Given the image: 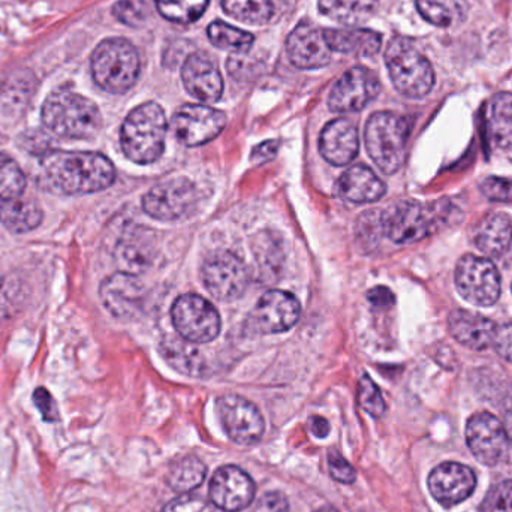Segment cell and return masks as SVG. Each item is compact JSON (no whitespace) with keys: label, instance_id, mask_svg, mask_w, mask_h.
Returning a JSON list of instances; mask_svg holds the SVG:
<instances>
[{"label":"cell","instance_id":"cell-33","mask_svg":"<svg viewBox=\"0 0 512 512\" xmlns=\"http://www.w3.org/2000/svg\"><path fill=\"white\" fill-rule=\"evenodd\" d=\"M207 477V468L198 457L188 456L171 466L167 483L179 493H188L198 489Z\"/></svg>","mask_w":512,"mask_h":512},{"label":"cell","instance_id":"cell-32","mask_svg":"<svg viewBox=\"0 0 512 512\" xmlns=\"http://www.w3.org/2000/svg\"><path fill=\"white\" fill-rule=\"evenodd\" d=\"M417 8L424 20L438 27L462 23L469 11L466 0H417Z\"/></svg>","mask_w":512,"mask_h":512},{"label":"cell","instance_id":"cell-51","mask_svg":"<svg viewBox=\"0 0 512 512\" xmlns=\"http://www.w3.org/2000/svg\"><path fill=\"white\" fill-rule=\"evenodd\" d=\"M313 512H337V511L334 510V508H331V507H322V508H319V510H316V511H313Z\"/></svg>","mask_w":512,"mask_h":512},{"label":"cell","instance_id":"cell-40","mask_svg":"<svg viewBox=\"0 0 512 512\" xmlns=\"http://www.w3.org/2000/svg\"><path fill=\"white\" fill-rule=\"evenodd\" d=\"M481 512H512V480L502 481L490 489Z\"/></svg>","mask_w":512,"mask_h":512},{"label":"cell","instance_id":"cell-2","mask_svg":"<svg viewBox=\"0 0 512 512\" xmlns=\"http://www.w3.org/2000/svg\"><path fill=\"white\" fill-rule=\"evenodd\" d=\"M454 209L447 200L432 204L400 201L382 213L384 234L397 245H414L453 221Z\"/></svg>","mask_w":512,"mask_h":512},{"label":"cell","instance_id":"cell-21","mask_svg":"<svg viewBox=\"0 0 512 512\" xmlns=\"http://www.w3.org/2000/svg\"><path fill=\"white\" fill-rule=\"evenodd\" d=\"M182 80L185 89L203 102H216L224 92V80L218 63L206 53H194L186 59Z\"/></svg>","mask_w":512,"mask_h":512},{"label":"cell","instance_id":"cell-9","mask_svg":"<svg viewBox=\"0 0 512 512\" xmlns=\"http://www.w3.org/2000/svg\"><path fill=\"white\" fill-rule=\"evenodd\" d=\"M173 324L180 337L188 342L207 343L221 331V316L206 298L197 294L180 295L171 309Z\"/></svg>","mask_w":512,"mask_h":512},{"label":"cell","instance_id":"cell-50","mask_svg":"<svg viewBox=\"0 0 512 512\" xmlns=\"http://www.w3.org/2000/svg\"><path fill=\"white\" fill-rule=\"evenodd\" d=\"M504 427L505 432H507L508 441L512 444V409L510 412H507L504 418Z\"/></svg>","mask_w":512,"mask_h":512},{"label":"cell","instance_id":"cell-13","mask_svg":"<svg viewBox=\"0 0 512 512\" xmlns=\"http://www.w3.org/2000/svg\"><path fill=\"white\" fill-rule=\"evenodd\" d=\"M466 442L478 462L496 466L508 454L507 432L504 424L489 412H478L466 424Z\"/></svg>","mask_w":512,"mask_h":512},{"label":"cell","instance_id":"cell-34","mask_svg":"<svg viewBox=\"0 0 512 512\" xmlns=\"http://www.w3.org/2000/svg\"><path fill=\"white\" fill-rule=\"evenodd\" d=\"M207 35H209V39L215 47L221 48V50L234 51V53L248 51L255 41L251 33L230 26L224 21H215V23L210 24Z\"/></svg>","mask_w":512,"mask_h":512},{"label":"cell","instance_id":"cell-6","mask_svg":"<svg viewBox=\"0 0 512 512\" xmlns=\"http://www.w3.org/2000/svg\"><path fill=\"white\" fill-rule=\"evenodd\" d=\"M385 62L394 87L406 98L420 99L432 92L435 71L411 39L394 38L385 51Z\"/></svg>","mask_w":512,"mask_h":512},{"label":"cell","instance_id":"cell-24","mask_svg":"<svg viewBox=\"0 0 512 512\" xmlns=\"http://www.w3.org/2000/svg\"><path fill=\"white\" fill-rule=\"evenodd\" d=\"M117 265L129 274L143 273L155 258V242L152 231L134 228L126 231L116 246Z\"/></svg>","mask_w":512,"mask_h":512},{"label":"cell","instance_id":"cell-49","mask_svg":"<svg viewBox=\"0 0 512 512\" xmlns=\"http://www.w3.org/2000/svg\"><path fill=\"white\" fill-rule=\"evenodd\" d=\"M310 432L316 436V438H325L330 433V424L327 420L322 417H312L309 421Z\"/></svg>","mask_w":512,"mask_h":512},{"label":"cell","instance_id":"cell-42","mask_svg":"<svg viewBox=\"0 0 512 512\" xmlns=\"http://www.w3.org/2000/svg\"><path fill=\"white\" fill-rule=\"evenodd\" d=\"M327 462L328 471H330L333 480L339 481V483L342 484L354 483L357 472H355L351 463H349L342 454L337 453L336 450H331L330 453H328Z\"/></svg>","mask_w":512,"mask_h":512},{"label":"cell","instance_id":"cell-11","mask_svg":"<svg viewBox=\"0 0 512 512\" xmlns=\"http://www.w3.org/2000/svg\"><path fill=\"white\" fill-rule=\"evenodd\" d=\"M198 203V189L185 177L159 183L143 198V209L147 215L159 221L171 222L188 218Z\"/></svg>","mask_w":512,"mask_h":512},{"label":"cell","instance_id":"cell-5","mask_svg":"<svg viewBox=\"0 0 512 512\" xmlns=\"http://www.w3.org/2000/svg\"><path fill=\"white\" fill-rule=\"evenodd\" d=\"M92 77L102 90L114 95L128 92L140 75V57L131 42L105 39L93 51Z\"/></svg>","mask_w":512,"mask_h":512},{"label":"cell","instance_id":"cell-26","mask_svg":"<svg viewBox=\"0 0 512 512\" xmlns=\"http://www.w3.org/2000/svg\"><path fill=\"white\" fill-rule=\"evenodd\" d=\"M474 242L483 254L502 256L512 245V222L504 213L484 216L474 231Z\"/></svg>","mask_w":512,"mask_h":512},{"label":"cell","instance_id":"cell-47","mask_svg":"<svg viewBox=\"0 0 512 512\" xmlns=\"http://www.w3.org/2000/svg\"><path fill=\"white\" fill-rule=\"evenodd\" d=\"M277 149H279V141H264V143L255 147L254 152H252V161L258 162V164L270 161L271 158L276 156Z\"/></svg>","mask_w":512,"mask_h":512},{"label":"cell","instance_id":"cell-8","mask_svg":"<svg viewBox=\"0 0 512 512\" xmlns=\"http://www.w3.org/2000/svg\"><path fill=\"white\" fill-rule=\"evenodd\" d=\"M460 295L475 306H493L501 297V274L489 258L465 255L456 267Z\"/></svg>","mask_w":512,"mask_h":512},{"label":"cell","instance_id":"cell-23","mask_svg":"<svg viewBox=\"0 0 512 512\" xmlns=\"http://www.w3.org/2000/svg\"><path fill=\"white\" fill-rule=\"evenodd\" d=\"M448 328L451 336L472 351H484L493 345L498 325L492 319L471 312V310L456 309L450 313Z\"/></svg>","mask_w":512,"mask_h":512},{"label":"cell","instance_id":"cell-1","mask_svg":"<svg viewBox=\"0 0 512 512\" xmlns=\"http://www.w3.org/2000/svg\"><path fill=\"white\" fill-rule=\"evenodd\" d=\"M33 177L51 194L86 195L110 188L116 180V170L101 153L53 149L39 156Z\"/></svg>","mask_w":512,"mask_h":512},{"label":"cell","instance_id":"cell-37","mask_svg":"<svg viewBox=\"0 0 512 512\" xmlns=\"http://www.w3.org/2000/svg\"><path fill=\"white\" fill-rule=\"evenodd\" d=\"M24 189L26 176L20 165L5 153H0V201L15 200L23 195Z\"/></svg>","mask_w":512,"mask_h":512},{"label":"cell","instance_id":"cell-43","mask_svg":"<svg viewBox=\"0 0 512 512\" xmlns=\"http://www.w3.org/2000/svg\"><path fill=\"white\" fill-rule=\"evenodd\" d=\"M162 512H218L216 507L200 496H180L165 505Z\"/></svg>","mask_w":512,"mask_h":512},{"label":"cell","instance_id":"cell-19","mask_svg":"<svg viewBox=\"0 0 512 512\" xmlns=\"http://www.w3.org/2000/svg\"><path fill=\"white\" fill-rule=\"evenodd\" d=\"M286 51L292 65L300 69H318L331 60V48L325 30L309 21H301L286 41Z\"/></svg>","mask_w":512,"mask_h":512},{"label":"cell","instance_id":"cell-28","mask_svg":"<svg viewBox=\"0 0 512 512\" xmlns=\"http://www.w3.org/2000/svg\"><path fill=\"white\" fill-rule=\"evenodd\" d=\"M44 212L36 201L29 198H15L3 201L0 206V222L14 234H26L41 225Z\"/></svg>","mask_w":512,"mask_h":512},{"label":"cell","instance_id":"cell-30","mask_svg":"<svg viewBox=\"0 0 512 512\" xmlns=\"http://www.w3.org/2000/svg\"><path fill=\"white\" fill-rule=\"evenodd\" d=\"M487 131L490 140L499 149L512 146V95L499 93L493 96L487 108Z\"/></svg>","mask_w":512,"mask_h":512},{"label":"cell","instance_id":"cell-16","mask_svg":"<svg viewBox=\"0 0 512 512\" xmlns=\"http://www.w3.org/2000/svg\"><path fill=\"white\" fill-rule=\"evenodd\" d=\"M381 92L378 77L370 69L355 66L342 75L331 89L328 107L334 113L363 110Z\"/></svg>","mask_w":512,"mask_h":512},{"label":"cell","instance_id":"cell-36","mask_svg":"<svg viewBox=\"0 0 512 512\" xmlns=\"http://www.w3.org/2000/svg\"><path fill=\"white\" fill-rule=\"evenodd\" d=\"M209 2L210 0H155L162 17L179 24L197 21L206 11Z\"/></svg>","mask_w":512,"mask_h":512},{"label":"cell","instance_id":"cell-15","mask_svg":"<svg viewBox=\"0 0 512 512\" xmlns=\"http://www.w3.org/2000/svg\"><path fill=\"white\" fill-rule=\"evenodd\" d=\"M227 125L222 111L206 105H185L173 117V131L185 146H203L215 140Z\"/></svg>","mask_w":512,"mask_h":512},{"label":"cell","instance_id":"cell-4","mask_svg":"<svg viewBox=\"0 0 512 512\" xmlns=\"http://www.w3.org/2000/svg\"><path fill=\"white\" fill-rule=\"evenodd\" d=\"M167 129V117L156 102H146L132 110L120 132L126 158L140 165L158 161L164 153Z\"/></svg>","mask_w":512,"mask_h":512},{"label":"cell","instance_id":"cell-18","mask_svg":"<svg viewBox=\"0 0 512 512\" xmlns=\"http://www.w3.org/2000/svg\"><path fill=\"white\" fill-rule=\"evenodd\" d=\"M256 487L251 475L237 466H224L210 481V502L218 510L239 512L254 502Z\"/></svg>","mask_w":512,"mask_h":512},{"label":"cell","instance_id":"cell-48","mask_svg":"<svg viewBox=\"0 0 512 512\" xmlns=\"http://www.w3.org/2000/svg\"><path fill=\"white\" fill-rule=\"evenodd\" d=\"M367 297L375 306H390L394 303V295L391 294L390 289L384 288V286L372 289Z\"/></svg>","mask_w":512,"mask_h":512},{"label":"cell","instance_id":"cell-27","mask_svg":"<svg viewBox=\"0 0 512 512\" xmlns=\"http://www.w3.org/2000/svg\"><path fill=\"white\" fill-rule=\"evenodd\" d=\"M325 39L331 51L361 57L375 56L382 45V36L369 29H327Z\"/></svg>","mask_w":512,"mask_h":512},{"label":"cell","instance_id":"cell-17","mask_svg":"<svg viewBox=\"0 0 512 512\" xmlns=\"http://www.w3.org/2000/svg\"><path fill=\"white\" fill-rule=\"evenodd\" d=\"M99 297L105 309L119 319H134L143 312L146 289L135 274H111L101 283Z\"/></svg>","mask_w":512,"mask_h":512},{"label":"cell","instance_id":"cell-46","mask_svg":"<svg viewBox=\"0 0 512 512\" xmlns=\"http://www.w3.org/2000/svg\"><path fill=\"white\" fill-rule=\"evenodd\" d=\"M492 346L502 358L512 363V322L498 327Z\"/></svg>","mask_w":512,"mask_h":512},{"label":"cell","instance_id":"cell-45","mask_svg":"<svg viewBox=\"0 0 512 512\" xmlns=\"http://www.w3.org/2000/svg\"><path fill=\"white\" fill-rule=\"evenodd\" d=\"M252 512H289V502L283 493H265L256 501Z\"/></svg>","mask_w":512,"mask_h":512},{"label":"cell","instance_id":"cell-12","mask_svg":"<svg viewBox=\"0 0 512 512\" xmlns=\"http://www.w3.org/2000/svg\"><path fill=\"white\" fill-rule=\"evenodd\" d=\"M301 315L300 301L286 291H270L249 313L246 330L252 334H276L297 324Z\"/></svg>","mask_w":512,"mask_h":512},{"label":"cell","instance_id":"cell-7","mask_svg":"<svg viewBox=\"0 0 512 512\" xmlns=\"http://www.w3.org/2000/svg\"><path fill=\"white\" fill-rule=\"evenodd\" d=\"M409 125L405 117L390 111L373 114L366 125L367 152L379 170L394 174L403 167L406 159Z\"/></svg>","mask_w":512,"mask_h":512},{"label":"cell","instance_id":"cell-14","mask_svg":"<svg viewBox=\"0 0 512 512\" xmlns=\"http://www.w3.org/2000/svg\"><path fill=\"white\" fill-rule=\"evenodd\" d=\"M219 417L231 441L239 445H254L264 435L265 423L254 403L237 394H227L218 400Z\"/></svg>","mask_w":512,"mask_h":512},{"label":"cell","instance_id":"cell-44","mask_svg":"<svg viewBox=\"0 0 512 512\" xmlns=\"http://www.w3.org/2000/svg\"><path fill=\"white\" fill-rule=\"evenodd\" d=\"M33 403H35L38 411L41 412L44 421H47V423L59 421V409H57L56 402H54L50 391L42 387L36 388L35 393H33Z\"/></svg>","mask_w":512,"mask_h":512},{"label":"cell","instance_id":"cell-39","mask_svg":"<svg viewBox=\"0 0 512 512\" xmlns=\"http://www.w3.org/2000/svg\"><path fill=\"white\" fill-rule=\"evenodd\" d=\"M113 15L126 26H141L147 20L149 8L146 0H119L113 6Z\"/></svg>","mask_w":512,"mask_h":512},{"label":"cell","instance_id":"cell-25","mask_svg":"<svg viewBox=\"0 0 512 512\" xmlns=\"http://www.w3.org/2000/svg\"><path fill=\"white\" fill-rule=\"evenodd\" d=\"M385 192V183L366 165L349 168L337 182V194L355 204L375 203Z\"/></svg>","mask_w":512,"mask_h":512},{"label":"cell","instance_id":"cell-52","mask_svg":"<svg viewBox=\"0 0 512 512\" xmlns=\"http://www.w3.org/2000/svg\"><path fill=\"white\" fill-rule=\"evenodd\" d=\"M2 282H3L2 273H0V288H2Z\"/></svg>","mask_w":512,"mask_h":512},{"label":"cell","instance_id":"cell-22","mask_svg":"<svg viewBox=\"0 0 512 512\" xmlns=\"http://www.w3.org/2000/svg\"><path fill=\"white\" fill-rule=\"evenodd\" d=\"M360 149L358 129L351 120L336 119L328 123L319 138V152L330 164L342 167L349 164Z\"/></svg>","mask_w":512,"mask_h":512},{"label":"cell","instance_id":"cell-3","mask_svg":"<svg viewBox=\"0 0 512 512\" xmlns=\"http://www.w3.org/2000/svg\"><path fill=\"white\" fill-rule=\"evenodd\" d=\"M41 119L51 134L75 140L95 137L102 125L98 105L68 90H57L45 99Z\"/></svg>","mask_w":512,"mask_h":512},{"label":"cell","instance_id":"cell-29","mask_svg":"<svg viewBox=\"0 0 512 512\" xmlns=\"http://www.w3.org/2000/svg\"><path fill=\"white\" fill-rule=\"evenodd\" d=\"M195 343L188 342V340L179 339V337H168L161 343V352L165 360L177 370V372L185 373L188 376H201L207 375V364L204 361L203 355L200 354Z\"/></svg>","mask_w":512,"mask_h":512},{"label":"cell","instance_id":"cell-10","mask_svg":"<svg viewBox=\"0 0 512 512\" xmlns=\"http://www.w3.org/2000/svg\"><path fill=\"white\" fill-rule=\"evenodd\" d=\"M207 291L221 301L239 300L251 282L245 261L227 251H218L204 261L201 268Z\"/></svg>","mask_w":512,"mask_h":512},{"label":"cell","instance_id":"cell-35","mask_svg":"<svg viewBox=\"0 0 512 512\" xmlns=\"http://www.w3.org/2000/svg\"><path fill=\"white\" fill-rule=\"evenodd\" d=\"M222 8L236 20L249 24H264L273 15L271 0H222Z\"/></svg>","mask_w":512,"mask_h":512},{"label":"cell","instance_id":"cell-20","mask_svg":"<svg viewBox=\"0 0 512 512\" xmlns=\"http://www.w3.org/2000/svg\"><path fill=\"white\" fill-rule=\"evenodd\" d=\"M475 487V472L462 463H442L433 469L429 477L430 493L444 507L462 504L474 493Z\"/></svg>","mask_w":512,"mask_h":512},{"label":"cell","instance_id":"cell-38","mask_svg":"<svg viewBox=\"0 0 512 512\" xmlns=\"http://www.w3.org/2000/svg\"><path fill=\"white\" fill-rule=\"evenodd\" d=\"M358 403L367 414L375 418H381L387 411L381 390L367 375L361 376L360 384H358Z\"/></svg>","mask_w":512,"mask_h":512},{"label":"cell","instance_id":"cell-31","mask_svg":"<svg viewBox=\"0 0 512 512\" xmlns=\"http://www.w3.org/2000/svg\"><path fill=\"white\" fill-rule=\"evenodd\" d=\"M379 0H319L322 14L345 26L363 23L372 17Z\"/></svg>","mask_w":512,"mask_h":512},{"label":"cell","instance_id":"cell-41","mask_svg":"<svg viewBox=\"0 0 512 512\" xmlns=\"http://www.w3.org/2000/svg\"><path fill=\"white\" fill-rule=\"evenodd\" d=\"M487 200L495 203H512V179L507 177H487L480 186Z\"/></svg>","mask_w":512,"mask_h":512}]
</instances>
